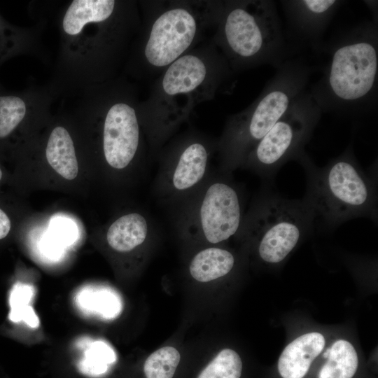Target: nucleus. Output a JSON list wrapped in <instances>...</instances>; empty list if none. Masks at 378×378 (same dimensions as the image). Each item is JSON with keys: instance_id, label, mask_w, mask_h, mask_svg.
<instances>
[{"instance_id": "26", "label": "nucleus", "mask_w": 378, "mask_h": 378, "mask_svg": "<svg viewBox=\"0 0 378 378\" xmlns=\"http://www.w3.org/2000/svg\"><path fill=\"white\" fill-rule=\"evenodd\" d=\"M11 227L10 220L7 214L0 209V239L5 238Z\"/></svg>"}, {"instance_id": "17", "label": "nucleus", "mask_w": 378, "mask_h": 378, "mask_svg": "<svg viewBox=\"0 0 378 378\" xmlns=\"http://www.w3.org/2000/svg\"><path fill=\"white\" fill-rule=\"evenodd\" d=\"M46 157L50 166L61 176L74 179L78 173L74 142L69 130L57 125L51 130L46 144Z\"/></svg>"}, {"instance_id": "2", "label": "nucleus", "mask_w": 378, "mask_h": 378, "mask_svg": "<svg viewBox=\"0 0 378 378\" xmlns=\"http://www.w3.org/2000/svg\"><path fill=\"white\" fill-rule=\"evenodd\" d=\"M296 160L307 178L302 200L323 228L334 229L359 217L377 221V183L358 164L352 144L322 167L316 165L305 151Z\"/></svg>"}, {"instance_id": "10", "label": "nucleus", "mask_w": 378, "mask_h": 378, "mask_svg": "<svg viewBox=\"0 0 378 378\" xmlns=\"http://www.w3.org/2000/svg\"><path fill=\"white\" fill-rule=\"evenodd\" d=\"M103 109L104 158L111 169L122 171L133 162L139 150L140 130L136 111L125 101L113 102Z\"/></svg>"}, {"instance_id": "14", "label": "nucleus", "mask_w": 378, "mask_h": 378, "mask_svg": "<svg viewBox=\"0 0 378 378\" xmlns=\"http://www.w3.org/2000/svg\"><path fill=\"white\" fill-rule=\"evenodd\" d=\"M325 346L326 339L320 332H310L298 337L279 358L277 369L281 377L304 378Z\"/></svg>"}, {"instance_id": "21", "label": "nucleus", "mask_w": 378, "mask_h": 378, "mask_svg": "<svg viewBox=\"0 0 378 378\" xmlns=\"http://www.w3.org/2000/svg\"><path fill=\"white\" fill-rule=\"evenodd\" d=\"M36 44L33 31L9 23L0 14V65L13 57L31 51Z\"/></svg>"}, {"instance_id": "25", "label": "nucleus", "mask_w": 378, "mask_h": 378, "mask_svg": "<svg viewBox=\"0 0 378 378\" xmlns=\"http://www.w3.org/2000/svg\"><path fill=\"white\" fill-rule=\"evenodd\" d=\"M242 361L231 349L221 350L202 371L197 378H240Z\"/></svg>"}, {"instance_id": "24", "label": "nucleus", "mask_w": 378, "mask_h": 378, "mask_svg": "<svg viewBox=\"0 0 378 378\" xmlns=\"http://www.w3.org/2000/svg\"><path fill=\"white\" fill-rule=\"evenodd\" d=\"M181 358L172 346H164L151 354L146 360L144 371L146 378H172Z\"/></svg>"}, {"instance_id": "6", "label": "nucleus", "mask_w": 378, "mask_h": 378, "mask_svg": "<svg viewBox=\"0 0 378 378\" xmlns=\"http://www.w3.org/2000/svg\"><path fill=\"white\" fill-rule=\"evenodd\" d=\"M175 229L183 235L217 245L236 236L244 218L241 189L230 173L209 174L176 203Z\"/></svg>"}, {"instance_id": "12", "label": "nucleus", "mask_w": 378, "mask_h": 378, "mask_svg": "<svg viewBox=\"0 0 378 378\" xmlns=\"http://www.w3.org/2000/svg\"><path fill=\"white\" fill-rule=\"evenodd\" d=\"M289 33L316 50L336 12L344 3L338 0H286L280 1Z\"/></svg>"}, {"instance_id": "27", "label": "nucleus", "mask_w": 378, "mask_h": 378, "mask_svg": "<svg viewBox=\"0 0 378 378\" xmlns=\"http://www.w3.org/2000/svg\"><path fill=\"white\" fill-rule=\"evenodd\" d=\"M365 4L368 5L369 9L372 12V20L377 22V1H365Z\"/></svg>"}, {"instance_id": "19", "label": "nucleus", "mask_w": 378, "mask_h": 378, "mask_svg": "<svg viewBox=\"0 0 378 378\" xmlns=\"http://www.w3.org/2000/svg\"><path fill=\"white\" fill-rule=\"evenodd\" d=\"M323 364L317 378H353L358 366V357L354 345L348 340H335L326 349Z\"/></svg>"}, {"instance_id": "15", "label": "nucleus", "mask_w": 378, "mask_h": 378, "mask_svg": "<svg viewBox=\"0 0 378 378\" xmlns=\"http://www.w3.org/2000/svg\"><path fill=\"white\" fill-rule=\"evenodd\" d=\"M154 229L149 218L139 212H130L118 217L108 227L106 239L118 253H129L144 246Z\"/></svg>"}, {"instance_id": "18", "label": "nucleus", "mask_w": 378, "mask_h": 378, "mask_svg": "<svg viewBox=\"0 0 378 378\" xmlns=\"http://www.w3.org/2000/svg\"><path fill=\"white\" fill-rule=\"evenodd\" d=\"M234 254L227 249L209 246L197 252L189 264V273L200 282H209L230 274L234 267Z\"/></svg>"}, {"instance_id": "1", "label": "nucleus", "mask_w": 378, "mask_h": 378, "mask_svg": "<svg viewBox=\"0 0 378 378\" xmlns=\"http://www.w3.org/2000/svg\"><path fill=\"white\" fill-rule=\"evenodd\" d=\"M323 50L328 60L309 91L322 113L359 115L377 104L378 26L366 20L334 36Z\"/></svg>"}, {"instance_id": "23", "label": "nucleus", "mask_w": 378, "mask_h": 378, "mask_svg": "<svg viewBox=\"0 0 378 378\" xmlns=\"http://www.w3.org/2000/svg\"><path fill=\"white\" fill-rule=\"evenodd\" d=\"M34 294L35 290L31 285L18 282L13 286L9 298V319L11 321H24L34 328L39 326V319L31 305Z\"/></svg>"}, {"instance_id": "16", "label": "nucleus", "mask_w": 378, "mask_h": 378, "mask_svg": "<svg viewBox=\"0 0 378 378\" xmlns=\"http://www.w3.org/2000/svg\"><path fill=\"white\" fill-rule=\"evenodd\" d=\"M206 68L202 60L192 55L178 57L165 72L162 86L168 95L191 92L202 83Z\"/></svg>"}, {"instance_id": "22", "label": "nucleus", "mask_w": 378, "mask_h": 378, "mask_svg": "<svg viewBox=\"0 0 378 378\" xmlns=\"http://www.w3.org/2000/svg\"><path fill=\"white\" fill-rule=\"evenodd\" d=\"M82 345L83 356L78 363L79 370L90 377H99L105 374L116 359L113 350L102 341L88 339Z\"/></svg>"}, {"instance_id": "28", "label": "nucleus", "mask_w": 378, "mask_h": 378, "mask_svg": "<svg viewBox=\"0 0 378 378\" xmlns=\"http://www.w3.org/2000/svg\"><path fill=\"white\" fill-rule=\"evenodd\" d=\"M1 178H2V171H1V169L0 168V181L1 179Z\"/></svg>"}, {"instance_id": "4", "label": "nucleus", "mask_w": 378, "mask_h": 378, "mask_svg": "<svg viewBox=\"0 0 378 378\" xmlns=\"http://www.w3.org/2000/svg\"><path fill=\"white\" fill-rule=\"evenodd\" d=\"M314 225V213L303 200L288 199L267 189L253 200L236 236L253 244L262 262L277 265Z\"/></svg>"}, {"instance_id": "8", "label": "nucleus", "mask_w": 378, "mask_h": 378, "mask_svg": "<svg viewBox=\"0 0 378 378\" xmlns=\"http://www.w3.org/2000/svg\"><path fill=\"white\" fill-rule=\"evenodd\" d=\"M322 114L306 90L249 152L242 167L262 178H272L284 164L304 151Z\"/></svg>"}, {"instance_id": "7", "label": "nucleus", "mask_w": 378, "mask_h": 378, "mask_svg": "<svg viewBox=\"0 0 378 378\" xmlns=\"http://www.w3.org/2000/svg\"><path fill=\"white\" fill-rule=\"evenodd\" d=\"M113 0H74L59 21L61 50L53 87L85 88L94 81L96 52L103 25L116 8Z\"/></svg>"}, {"instance_id": "3", "label": "nucleus", "mask_w": 378, "mask_h": 378, "mask_svg": "<svg viewBox=\"0 0 378 378\" xmlns=\"http://www.w3.org/2000/svg\"><path fill=\"white\" fill-rule=\"evenodd\" d=\"M312 72V67L300 57H290L276 68L251 107L227 125L219 144L220 171L232 174L242 167L253 148L308 89Z\"/></svg>"}, {"instance_id": "9", "label": "nucleus", "mask_w": 378, "mask_h": 378, "mask_svg": "<svg viewBox=\"0 0 378 378\" xmlns=\"http://www.w3.org/2000/svg\"><path fill=\"white\" fill-rule=\"evenodd\" d=\"M209 153L200 141L184 144L162 164L155 189L165 202L176 204L195 190L209 176Z\"/></svg>"}, {"instance_id": "11", "label": "nucleus", "mask_w": 378, "mask_h": 378, "mask_svg": "<svg viewBox=\"0 0 378 378\" xmlns=\"http://www.w3.org/2000/svg\"><path fill=\"white\" fill-rule=\"evenodd\" d=\"M196 21L186 9H170L153 23L144 55L155 66L172 64L190 46L196 33Z\"/></svg>"}, {"instance_id": "5", "label": "nucleus", "mask_w": 378, "mask_h": 378, "mask_svg": "<svg viewBox=\"0 0 378 378\" xmlns=\"http://www.w3.org/2000/svg\"><path fill=\"white\" fill-rule=\"evenodd\" d=\"M222 39L238 67L268 64L276 69L290 58V48L273 0L240 2L228 7Z\"/></svg>"}, {"instance_id": "13", "label": "nucleus", "mask_w": 378, "mask_h": 378, "mask_svg": "<svg viewBox=\"0 0 378 378\" xmlns=\"http://www.w3.org/2000/svg\"><path fill=\"white\" fill-rule=\"evenodd\" d=\"M55 92L53 87L20 92L0 91V139L9 137L34 113L50 110Z\"/></svg>"}, {"instance_id": "20", "label": "nucleus", "mask_w": 378, "mask_h": 378, "mask_svg": "<svg viewBox=\"0 0 378 378\" xmlns=\"http://www.w3.org/2000/svg\"><path fill=\"white\" fill-rule=\"evenodd\" d=\"M78 309L86 316L111 319L121 311L119 296L111 289L104 287L85 286L75 295Z\"/></svg>"}]
</instances>
